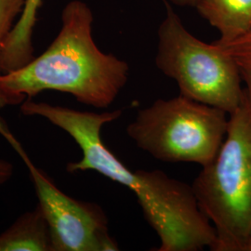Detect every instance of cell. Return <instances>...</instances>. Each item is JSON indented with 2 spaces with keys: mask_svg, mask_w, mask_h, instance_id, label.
Instances as JSON below:
<instances>
[{
  "mask_svg": "<svg viewBox=\"0 0 251 251\" xmlns=\"http://www.w3.org/2000/svg\"><path fill=\"white\" fill-rule=\"evenodd\" d=\"M247 251H251V239H250V243H249V246H248Z\"/></svg>",
  "mask_w": 251,
  "mask_h": 251,
  "instance_id": "obj_15",
  "label": "cell"
},
{
  "mask_svg": "<svg viewBox=\"0 0 251 251\" xmlns=\"http://www.w3.org/2000/svg\"><path fill=\"white\" fill-rule=\"evenodd\" d=\"M198 206L216 231L213 251H247L251 237V101L229 115L215 158L195 179Z\"/></svg>",
  "mask_w": 251,
  "mask_h": 251,
  "instance_id": "obj_3",
  "label": "cell"
},
{
  "mask_svg": "<svg viewBox=\"0 0 251 251\" xmlns=\"http://www.w3.org/2000/svg\"><path fill=\"white\" fill-rule=\"evenodd\" d=\"M195 8L220 32V42H231L251 31V0H198Z\"/></svg>",
  "mask_w": 251,
  "mask_h": 251,
  "instance_id": "obj_7",
  "label": "cell"
},
{
  "mask_svg": "<svg viewBox=\"0 0 251 251\" xmlns=\"http://www.w3.org/2000/svg\"><path fill=\"white\" fill-rule=\"evenodd\" d=\"M157 37L155 65L177 83L180 95L228 115L237 109L244 95L242 79L223 46L193 36L169 4Z\"/></svg>",
  "mask_w": 251,
  "mask_h": 251,
  "instance_id": "obj_4",
  "label": "cell"
},
{
  "mask_svg": "<svg viewBox=\"0 0 251 251\" xmlns=\"http://www.w3.org/2000/svg\"><path fill=\"white\" fill-rule=\"evenodd\" d=\"M14 167L10 162L0 158V186L11 179Z\"/></svg>",
  "mask_w": 251,
  "mask_h": 251,
  "instance_id": "obj_13",
  "label": "cell"
},
{
  "mask_svg": "<svg viewBox=\"0 0 251 251\" xmlns=\"http://www.w3.org/2000/svg\"><path fill=\"white\" fill-rule=\"evenodd\" d=\"M2 135L26 165L50 228L53 251H117L104 211L97 204L76 200L58 188L30 159L23 145L0 118Z\"/></svg>",
  "mask_w": 251,
  "mask_h": 251,
  "instance_id": "obj_6",
  "label": "cell"
},
{
  "mask_svg": "<svg viewBox=\"0 0 251 251\" xmlns=\"http://www.w3.org/2000/svg\"><path fill=\"white\" fill-rule=\"evenodd\" d=\"M33 113L72 137L82 151L79 161L67 164L69 173L94 171L134 193L147 223L158 235L157 251L213 250L216 231L198 206L192 185L161 171H131L102 142V126L122 110L93 113L36 102Z\"/></svg>",
  "mask_w": 251,
  "mask_h": 251,
  "instance_id": "obj_1",
  "label": "cell"
},
{
  "mask_svg": "<svg viewBox=\"0 0 251 251\" xmlns=\"http://www.w3.org/2000/svg\"><path fill=\"white\" fill-rule=\"evenodd\" d=\"M0 251H53L50 228L39 205L20 216L0 234Z\"/></svg>",
  "mask_w": 251,
  "mask_h": 251,
  "instance_id": "obj_8",
  "label": "cell"
},
{
  "mask_svg": "<svg viewBox=\"0 0 251 251\" xmlns=\"http://www.w3.org/2000/svg\"></svg>",
  "mask_w": 251,
  "mask_h": 251,
  "instance_id": "obj_16",
  "label": "cell"
},
{
  "mask_svg": "<svg viewBox=\"0 0 251 251\" xmlns=\"http://www.w3.org/2000/svg\"><path fill=\"white\" fill-rule=\"evenodd\" d=\"M93 14L81 0L70 1L62 28L43 53L15 71L0 75V90L32 99L42 91L69 93L81 103L107 108L128 80L129 65L104 53L92 36Z\"/></svg>",
  "mask_w": 251,
  "mask_h": 251,
  "instance_id": "obj_2",
  "label": "cell"
},
{
  "mask_svg": "<svg viewBox=\"0 0 251 251\" xmlns=\"http://www.w3.org/2000/svg\"><path fill=\"white\" fill-rule=\"evenodd\" d=\"M25 0H0V75L2 74V56L12 29L24 9Z\"/></svg>",
  "mask_w": 251,
  "mask_h": 251,
  "instance_id": "obj_11",
  "label": "cell"
},
{
  "mask_svg": "<svg viewBox=\"0 0 251 251\" xmlns=\"http://www.w3.org/2000/svg\"><path fill=\"white\" fill-rule=\"evenodd\" d=\"M228 122L225 111L179 94L140 110L126 133L157 160L196 163L203 168L215 158Z\"/></svg>",
  "mask_w": 251,
  "mask_h": 251,
  "instance_id": "obj_5",
  "label": "cell"
},
{
  "mask_svg": "<svg viewBox=\"0 0 251 251\" xmlns=\"http://www.w3.org/2000/svg\"><path fill=\"white\" fill-rule=\"evenodd\" d=\"M42 0H25L23 11L12 29L2 56V74L15 71L34 58L33 31Z\"/></svg>",
  "mask_w": 251,
  "mask_h": 251,
  "instance_id": "obj_9",
  "label": "cell"
},
{
  "mask_svg": "<svg viewBox=\"0 0 251 251\" xmlns=\"http://www.w3.org/2000/svg\"><path fill=\"white\" fill-rule=\"evenodd\" d=\"M26 100V96L9 93L0 90V109L7 106L21 105Z\"/></svg>",
  "mask_w": 251,
  "mask_h": 251,
  "instance_id": "obj_12",
  "label": "cell"
},
{
  "mask_svg": "<svg viewBox=\"0 0 251 251\" xmlns=\"http://www.w3.org/2000/svg\"><path fill=\"white\" fill-rule=\"evenodd\" d=\"M171 2L179 7H196L198 0H171Z\"/></svg>",
  "mask_w": 251,
  "mask_h": 251,
  "instance_id": "obj_14",
  "label": "cell"
},
{
  "mask_svg": "<svg viewBox=\"0 0 251 251\" xmlns=\"http://www.w3.org/2000/svg\"><path fill=\"white\" fill-rule=\"evenodd\" d=\"M217 42L225 48L236 63L245 84L244 90L251 101V32L231 42L223 43L218 40Z\"/></svg>",
  "mask_w": 251,
  "mask_h": 251,
  "instance_id": "obj_10",
  "label": "cell"
}]
</instances>
